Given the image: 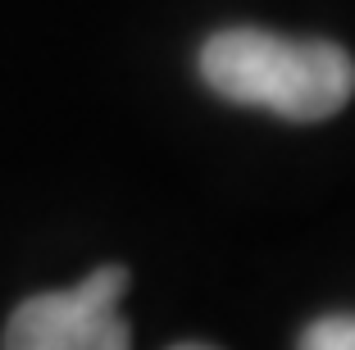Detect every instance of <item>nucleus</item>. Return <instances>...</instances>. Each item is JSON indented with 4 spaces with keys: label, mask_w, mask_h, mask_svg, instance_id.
I'll use <instances>...</instances> for the list:
<instances>
[{
    "label": "nucleus",
    "mask_w": 355,
    "mask_h": 350,
    "mask_svg": "<svg viewBox=\"0 0 355 350\" xmlns=\"http://www.w3.org/2000/svg\"><path fill=\"white\" fill-rule=\"evenodd\" d=\"M296 350H355V314H324L301 332Z\"/></svg>",
    "instance_id": "nucleus-3"
},
{
    "label": "nucleus",
    "mask_w": 355,
    "mask_h": 350,
    "mask_svg": "<svg viewBox=\"0 0 355 350\" xmlns=\"http://www.w3.org/2000/svg\"><path fill=\"white\" fill-rule=\"evenodd\" d=\"M200 78L232 105H260L292 123H319L351 100L355 60L337 42L228 28L200 46Z\"/></svg>",
    "instance_id": "nucleus-1"
},
{
    "label": "nucleus",
    "mask_w": 355,
    "mask_h": 350,
    "mask_svg": "<svg viewBox=\"0 0 355 350\" xmlns=\"http://www.w3.org/2000/svg\"><path fill=\"white\" fill-rule=\"evenodd\" d=\"M173 350H214V346H200V341H182V346H173Z\"/></svg>",
    "instance_id": "nucleus-4"
},
{
    "label": "nucleus",
    "mask_w": 355,
    "mask_h": 350,
    "mask_svg": "<svg viewBox=\"0 0 355 350\" xmlns=\"http://www.w3.org/2000/svg\"><path fill=\"white\" fill-rule=\"evenodd\" d=\"M128 291V268L105 264L73 291H46L23 300L5 323L0 350H132L119 300Z\"/></svg>",
    "instance_id": "nucleus-2"
}]
</instances>
